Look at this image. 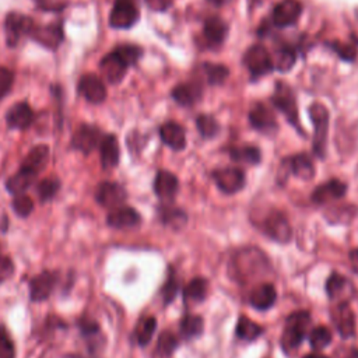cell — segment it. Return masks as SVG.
Masks as SVG:
<instances>
[{
	"label": "cell",
	"mask_w": 358,
	"mask_h": 358,
	"mask_svg": "<svg viewBox=\"0 0 358 358\" xmlns=\"http://www.w3.org/2000/svg\"><path fill=\"white\" fill-rule=\"evenodd\" d=\"M310 322V315L306 310H296L287 316L285 326L281 334V348L284 352H291L298 348L305 338L308 324Z\"/></svg>",
	"instance_id": "6da1fadb"
},
{
	"label": "cell",
	"mask_w": 358,
	"mask_h": 358,
	"mask_svg": "<svg viewBox=\"0 0 358 358\" xmlns=\"http://www.w3.org/2000/svg\"><path fill=\"white\" fill-rule=\"evenodd\" d=\"M234 267L241 278H250L264 274L268 267V262L259 249L248 248L239 250L234 257Z\"/></svg>",
	"instance_id": "7a4b0ae2"
},
{
	"label": "cell",
	"mask_w": 358,
	"mask_h": 358,
	"mask_svg": "<svg viewBox=\"0 0 358 358\" xmlns=\"http://www.w3.org/2000/svg\"><path fill=\"white\" fill-rule=\"evenodd\" d=\"M309 116L313 123V152L316 157L323 158L326 154L329 110L324 105L319 102H313L309 106Z\"/></svg>",
	"instance_id": "3957f363"
},
{
	"label": "cell",
	"mask_w": 358,
	"mask_h": 358,
	"mask_svg": "<svg viewBox=\"0 0 358 358\" xmlns=\"http://www.w3.org/2000/svg\"><path fill=\"white\" fill-rule=\"evenodd\" d=\"M313 173H315V166L312 159L306 154H295L281 161L278 175H277V182L280 185H284L288 180L289 175H294L303 180H309L313 178Z\"/></svg>",
	"instance_id": "277c9868"
},
{
	"label": "cell",
	"mask_w": 358,
	"mask_h": 358,
	"mask_svg": "<svg viewBox=\"0 0 358 358\" xmlns=\"http://www.w3.org/2000/svg\"><path fill=\"white\" fill-rule=\"evenodd\" d=\"M262 231L273 241L287 243L292 238V228L287 217L278 210H270L264 214L260 222Z\"/></svg>",
	"instance_id": "5b68a950"
},
{
	"label": "cell",
	"mask_w": 358,
	"mask_h": 358,
	"mask_svg": "<svg viewBox=\"0 0 358 358\" xmlns=\"http://www.w3.org/2000/svg\"><path fill=\"white\" fill-rule=\"evenodd\" d=\"M271 102L273 105L281 110L285 117L288 119V122L298 127V130H301L299 126V120H298V108H296V101H295V95L291 90V87L282 81H278L275 84L274 88V94L271 96Z\"/></svg>",
	"instance_id": "8992f818"
},
{
	"label": "cell",
	"mask_w": 358,
	"mask_h": 358,
	"mask_svg": "<svg viewBox=\"0 0 358 358\" xmlns=\"http://www.w3.org/2000/svg\"><path fill=\"white\" fill-rule=\"evenodd\" d=\"M243 64L253 78L266 76L274 70L273 59L263 45L250 46L243 55Z\"/></svg>",
	"instance_id": "52a82bcc"
},
{
	"label": "cell",
	"mask_w": 358,
	"mask_h": 358,
	"mask_svg": "<svg viewBox=\"0 0 358 358\" xmlns=\"http://www.w3.org/2000/svg\"><path fill=\"white\" fill-rule=\"evenodd\" d=\"M34 20L25 14L11 11L6 15L4 20V34L7 46L14 48L20 42V39L25 35H29L34 28Z\"/></svg>",
	"instance_id": "ba28073f"
},
{
	"label": "cell",
	"mask_w": 358,
	"mask_h": 358,
	"mask_svg": "<svg viewBox=\"0 0 358 358\" xmlns=\"http://www.w3.org/2000/svg\"><path fill=\"white\" fill-rule=\"evenodd\" d=\"M138 20V10L133 0H115L109 14V25L116 29L133 27Z\"/></svg>",
	"instance_id": "9c48e42d"
},
{
	"label": "cell",
	"mask_w": 358,
	"mask_h": 358,
	"mask_svg": "<svg viewBox=\"0 0 358 358\" xmlns=\"http://www.w3.org/2000/svg\"><path fill=\"white\" fill-rule=\"evenodd\" d=\"M129 67V63L117 52L116 48L110 53L105 55L99 62L101 74L110 84H119L123 80Z\"/></svg>",
	"instance_id": "30bf717a"
},
{
	"label": "cell",
	"mask_w": 358,
	"mask_h": 358,
	"mask_svg": "<svg viewBox=\"0 0 358 358\" xmlns=\"http://www.w3.org/2000/svg\"><path fill=\"white\" fill-rule=\"evenodd\" d=\"M213 179L222 193L234 194L245 185V172L236 166H225L213 172Z\"/></svg>",
	"instance_id": "8fae6325"
},
{
	"label": "cell",
	"mask_w": 358,
	"mask_h": 358,
	"mask_svg": "<svg viewBox=\"0 0 358 358\" xmlns=\"http://www.w3.org/2000/svg\"><path fill=\"white\" fill-rule=\"evenodd\" d=\"M29 36L39 45L55 50L63 42V25L60 22H52L49 25H34Z\"/></svg>",
	"instance_id": "7c38bea8"
},
{
	"label": "cell",
	"mask_w": 358,
	"mask_h": 358,
	"mask_svg": "<svg viewBox=\"0 0 358 358\" xmlns=\"http://www.w3.org/2000/svg\"><path fill=\"white\" fill-rule=\"evenodd\" d=\"M78 92L83 95L90 103H101L106 98V88L102 81L96 74L94 73H87L83 74L80 81H78Z\"/></svg>",
	"instance_id": "4fadbf2b"
},
{
	"label": "cell",
	"mask_w": 358,
	"mask_h": 358,
	"mask_svg": "<svg viewBox=\"0 0 358 358\" xmlns=\"http://www.w3.org/2000/svg\"><path fill=\"white\" fill-rule=\"evenodd\" d=\"M302 13V4L298 0H281L271 11V22L278 27H289L295 24Z\"/></svg>",
	"instance_id": "5bb4252c"
},
{
	"label": "cell",
	"mask_w": 358,
	"mask_h": 358,
	"mask_svg": "<svg viewBox=\"0 0 358 358\" xmlns=\"http://www.w3.org/2000/svg\"><path fill=\"white\" fill-rule=\"evenodd\" d=\"M101 130L92 124H81L73 134L71 145L73 148L90 154L94 148H96L102 140Z\"/></svg>",
	"instance_id": "9a60e30c"
},
{
	"label": "cell",
	"mask_w": 358,
	"mask_h": 358,
	"mask_svg": "<svg viewBox=\"0 0 358 358\" xmlns=\"http://www.w3.org/2000/svg\"><path fill=\"white\" fill-rule=\"evenodd\" d=\"M126 190L116 182H102L95 190L96 201L106 208H116L126 200Z\"/></svg>",
	"instance_id": "2e32d148"
},
{
	"label": "cell",
	"mask_w": 358,
	"mask_h": 358,
	"mask_svg": "<svg viewBox=\"0 0 358 358\" xmlns=\"http://www.w3.org/2000/svg\"><path fill=\"white\" fill-rule=\"evenodd\" d=\"M331 320L343 338H350L355 334V317L348 302H338L333 308Z\"/></svg>",
	"instance_id": "e0dca14e"
},
{
	"label": "cell",
	"mask_w": 358,
	"mask_h": 358,
	"mask_svg": "<svg viewBox=\"0 0 358 358\" xmlns=\"http://www.w3.org/2000/svg\"><path fill=\"white\" fill-rule=\"evenodd\" d=\"M249 122L252 127L264 134H273L278 129L274 113L263 103H255L252 106L249 110Z\"/></svg>",
	"instance_id": "ac0fdd59"
},
{
	"label": "cell",
	"mask_w": 358,
	"mask_h": 358,
	"mask_svg": "<svg viewBox=\"0 0 358 358\" xmlns=\"http://www.w3.org/2000/svg\"><path fill=\"white\" fill-rule=\"evenodd\" d=\"M347 193V185L338 179H330L317 186L312 192V201L316 204H327L341 199Z\"/></svg>",
	"instance_id": "d6986e66"
},
{
	"label": "cell",
	"mask_w": 358,
	"mask_h": 358,
	"mask_svg": "<svg viewBox=\"0 0 358 358\" xmlns=\"http://www.w3.org/2000/svg\"><path fill=\"white\" fill-rule=\"evenodd\" d=\"M108 225L116 229H127L134 228L140 224L141 217L140 214L127 206H119L116 208H112V211L108 214Z\"/></svg>",
	"instance_id": "ffe728a7"
},
{
	"label": "cell",
	"mask_w": 358,
	"mask_h": 358,
	"mask_svg": "<svg viewBox=\"0 0 358 358\" xmlns=\"http://www.w3.org/2000/svg\"><path fill=\"white\" fill-rule=\"evenodd\" d=\"M179 180L169 171H158L154 179V192L164 201H172L178 193Z\"/></svg>",
	"instance_id": "44dd1931"
},
{
	"label": "cell",
	"mask_w": 358,
	"mask_h": 358,
	"mask_svg": "<svg viewBox=\"0 0 358 358\" xmlns=\"http://www.w3.org/2000/svg\"><path fill=\"white\" fill-rule=\"evenodd\" d=\"M6 122L10 129H27L34 122V110L27 102H17L7 110Z\"/></svg>",
	"instance_id": "7402d4cb"
},
{
	"label": "cell",
	"mask_w": 358,
	"mask_h": 358,
	"mask_svg": "<svg viewBox=\"0 0 358 358\" xmlns=\"http://www.w3.org/2000/svg\"><path fill=\"white\" fill-rule=\"evenodd\" d=\"M326 292H327V296L333 301L347 302V299L354 292V287L347 277L333 273L326 281Z\"/></svg>",
	"instance_id": "603a6c76"
},
{
	"label": "cell",
	"mask_w": 358,
	"mask_h": 358,
	"mask_svg": "<svg viewBox=\"0 0 358 358\" xmlns=\"http://www.w3.org/2000/svg\"><path fill=\"white\" fill-rule=\"evenodd\" d=\"M56 282V277L53 273L43 271L34 277L29 282V296L35 302H41L49 298L53 291Z\"/></svg>",
	"instance_id": "cb8c5ba5"
},
{
	"label": "cell",
	"mask_w": 358,
	"mask_h": 358,
	"mask_svg": "<svg viewBox=\"0 0 358 358\" xmlns=\"http://www.w3.org/2000/svg\"><path fill=\"white\" fill-rule=\"evenodd\" d=\"M159 137L165 145L175 151H180L186 147V134L180 124L175 122H166L159 127Z\"/></svg>",
	"instance_id": "d4e9b609"
},
{
	"label": "cell",
	"mask_w": 358,
	"mask_h": 358,
	"mask_svg": "<svg viewBox=\"0 0 358 358\" xmlns=\"http://www.w3.org/2000/svg\"><path fill=\"white\" fill-rule=\"evenodd\" d=\"M277 299V291L273 284L264 282L257 285L249 296V303L257 310H266L274 305Z\"/></svg>",
	"instance_id": "484cf974"
},
{
	"label": "cell",
	"mask_w": 358,
	"mask_h": 358,
	"mask_svg": "<svg viewBox=\"0 0 358 358\" xmlns=\"http://www.w3.org/2000/svg\"><path fill=\"white\" fill-rule=\"evenodd\" d=\"M99 155H101V164L105 169L115 168L119 162V143L115 134H106L102 137L99 143Z\"/></svg>",
	"instance_id": "4316f807"
},
{
	"label": "cell",
	"mask_w": 358,
	"mask_h": 358,
	"mask_svg": "<svg viewBox=\"0 0 358 358\" xmlns=\"http://www.w3.org/2000/svg\"><path fill=\"white\" fill-rule=\"evenodd\" d=\"M228 32V25L220 17H210L203 25V36L208 45L218 46L224 42Z\"/></svg>",
	"instance_id": "83f0119b"
},
{
	"label": "cell",
	"mask_w": 358,
	"mask_h": 358,
	"mask_svg": "<svg viewBox=\"0 0 358 358\" xmlns=\"http://www.w3.org/2000/svg\"><path fill=\"white\" fill-rule=\"evenodd\" d=\"M48 158H49V147L45 144L35 145L34 148L29 150V152L22 159L21 168L31 171L34 173H38L46 166Z\"/></svg>",
	"instance_id": "f1b7e54d"
},
{
	"label": "cell",
	"mask_w": 358,
	"mask_h": 358,
	"mask_svg": "<svg viewBox=\"0 0 358 358\" xmlns=\"http://www.w3.org/2000/svg\"><path fill=\"white\" fill-rule=\"evenodd\" d=\"M172 98L182 106H190L201 98V87L196 83H182L173 87Z\"/></svg>",
	"instance_id": "f546056e"
},
{
	"label": "cell",
	"mask_w": 358,
	"mask_h": 358,
	"mask_svg": "<svg viewBox=\"0 0 358 358\" xmlns=\"http://www.w3.org/2000/svg\"><path fill=\"white\" fill-rule=\"evenodd\" d=\"M35 176H36V173L21 168L15 175H13L10 179H7L6 189L14 196L21 194L31 187V185L35 180Z\"/></svg>",
	"instance_id": "4dcf8cb0"
},
{
	"label": "cell",
	"mask_w": 358,
	"mask_h": 358,
	"mask_svg": "<svg viewBox=\"0 0 358 358\" xmlns=\"http://www.w3.org/2000/svg\"><path fill=\"white\" fill-rule=\"evenodd\" d=\"M207 294V281L201 277H196L187 282L183 289V302L186 305H193L204 301Z\"/></svg>",
	"instance_id": "1f68e13d"
},
{
	"label": "cell",
	"mask_w": 358,
	"mask_h": 358,
	"mask_svg": "<svg viewBox=\"0 0 358 358\" xmlns=\"http://www.w3.org/2000/svg\"><path fill=\"white\" fill-rule=\"evenodd\" d=\"M203 329H204V323L199 315L187 313L182 317L180 324H179L180 336L185 340H192V338L200 336L203 333Z\"/></svg>",
	"instance_id": "d6a6232c"
},
{
	"label": "cell",
	"mask_w": 358,
	"mask_h": 358,
	"mask_svg": "<svg viewBox=\"0 0 358 358\" xmlns=\"http://www.w3.org/2000/svg\"><path fill=\"white\" fill-rule=\"evenodd\" d=\"M235 333L239 338H242L245 341H253L262 336L263 327L260 324H257L256 322H252L248 316L242 315L238 319Z\"/></svg>",
	"instance_id": "836d02e7"
},
{
	"label": "cell",
	"mask_w": 358,
	"mask_h": 358,
	"mask_svg": "<svg viewBox=\"0 0 358 358\" xmlns=\"http://www.w3.org/2000/svg\"><path fill=\"white\" fill-rule=\"evenodd\" d=\"M229 157L236 162L243 164H259L260 162V151L255 145H239L229 148Z\"/></svg>",
	"instance_id": "e575fe53"
},
{
	"label": "cell",
	"mask_w": 358,
	"mask_h": 358,
	"mask_svg": "<svg viewBox=\"0 0 358 358\" xmlns=\"http://www.w3.org/2000/svg\"><path fill=\"white\" fill-rule=\"evenodd\" d=\"M155 329H157V320L154 316H147V317L140 319V322L137 323L136 330H134L136 341L143 347L147 345L151 341Z\"/></svg>",
	"instance_id": "d590c367"
},
{
	"label": "cell",
	"mask_w": 358,
	"mask_h": 358,
	"mask_svg": "<svg viewBox=\"0 0 358 358\" xmlns=\"http://www.w3.org/2000/svg\"><path fill=\"white\" fill-rule=\"evenodd\" d=\"M159 218L165 225L172 227L173 229H180L186 225L187 217L186 213L175 208V207H161L159 208Z\"/></svg>",
	"instance_id": "8d00e7d4"
},
{
	"label": "cell",
	"mask_w": 358,
	"mask_h": 358,
	"mask_svg": "<svg viewBox=\"0 0 358 358\" xmlns=\"http://www.w3.org/2000/svg\"><path fill=\"white\" fill-rule=\"evenodd\" d=\"M296 60V55L295 52L288 48V46H282L280 49L275 50L274 53V60H273V66L281 71V73H285L288 70H291V67L294 66Z\"/></svg>",
	"instance_id": "74e56055"
},
{
	"label": "cell",
	"mask_w": 358,
	"mask_h": 358,
	"mask_svg": "<svg viewBox=\"0 0 358 358\" xmlns=\"http://www.w3.org/2000/svg\"><path fill=\"white\" fill-rule=\"evenodd\" d=\"M178 347V338L171 331H162L158 337L155 354L161 358H169Z\"/></svg>",
	"instance_id": "f35d334b"
},
{
	"label": "cell",
	"mask_w": 358,
	"mask_h": 358,
	"mask_svg": "<svg viewBox=\"0 0 358 358\" xmlns=\"http://www.w3.org/2000/svg\"><path fill=\"white\" fill-rule=\"evenodd\" d=\"M331 341V331L326 326H316L309 333V344L313 350H323Z\"/></svg>",
	"instance_id": "ab89813d"
},
{
	"label": "cell",
	"mask_w": 358,
	"mask_h": 358,
	"mask_svg": "<svg viewBox=\"0 0 358 358\" xmlns=\"http://www.w3.org/2000/svg\"><path fill=\"white\" fill-rule=\"evenodd\" d=\"M203 71L210 84H221L225 81V78L229 74V70L224 64H215V63H204Z\"/></svg>",
	"instance_id": "60d3db41"
},
{
	"label": "cell",
	"mask_w": 358,
	"mask_h": 358,
	"mask_svg": "<svg viewBox=\"0 0 358 358\" xmlns=\"http://www.w3.org/2000/svg\"><path fill=\"white\" fill-rule=\"evenodd\" d=\"M196 124H197L200 134L204 138H213L218 133V129H220L217 120L210 115H200L196 119Z\"/></svg>",
	"instance_id": "b9f144b4"
},
{
	"label": "cell",
	"mask_w": 358,
	"mask_h": 358,
	"mask_svg": "<svg viewBox=\"0 0 358 358\" xmlns=\"http://www.w3.org/2000/svg\"><path fill=\"white\" fill-rule=\"evenodd\" d=\"M57 190H59V180L55 178H46L41 180L36 187L38 196L42 201L50 200L57 193Z\"/></svg>",
	"instance_id": "7bdbcfd3"
},
{
	"label": "cell",
	"mask_w": 358,
	"mask_h": 358,
	"mask_svg": "<svg viewBox=\"0 0 358 358\" xmlns=\"http://www.w3.org/2000/svg\"><path fill=\"white\" fill-rule=\"evenodd\" d=\"M178 289H179V281H178V278H176L175 271L171 270L169 274H168V278H166V281L164 282L162 289H161L164 302H165V303L172 302V301L175 299V296H176Z\"/></svg>",
	"instance_id": "ee69618b"
},
{
	"label": "cell",
	"mask_w": 358,
	"mask_h": 358,
	"mask_svg": "<svg viewBox=\"0 0 358 358\" xmlns=\"http://www.w3.org/2000/svg\"><path fill=\"white\" fill-rule=\"evenodd\" d=\"M13 208L14 211L20 215V217H27L32 213L34 210V203L31 200V197H28L27 194L21 193V194H15L14 200H13Z\"/></svg>",
	"instance_id": "f6af8a7d"
},
{
	"label": "cell",
	"mask_w": 358,
	"mask_h": 358,
	"mask_svg": "<svg viewBox=\"0 0 358 358\" xmlns=\"http://www.w3.org/2000/svg\"><path fill=\"white\" fill-rule=\"evenodd\" d=\"M343 60H347V62H351L355 59L357 56V48L350 45V43H344V42H340V41H333L330 42L329 45Z\"/></svg>",
	"instance_id": "bcb514c9"
},
{
	"label": "cell",
	"mask_w": 358,
	"mask_h": 358,
	"mask_svg": "<svg viewBox=\"0 0 358 358\" xmlns=\"http://www.w3.org/2000/svg\"><path fill=\"white\" fill-rule=\"evenodd\" d=\"M14 357H15L14 343L10 338L6 329L0 326V358H14Z\"/></svg>",
	"instance_id": "7dc6e473"
},
{
	"label": "cell",
	"mask_w": 358,
	"mask_h": 358,
	"mask_svg": "<svg viewBox=\"0 0 358 358\" xmlns=\"http://www.w3.org/2000/svg\"><path fill=\"white\" fill-rule=\"evenodd\" d=\"M14 84V73L7 67H0V101L8 95Z\"/></svg>",
	"instance_id": "c3c4849f"
},
{
	"label": "cell",
	"mask_w": 358,
	"mask_h": 358,
	"mask_svg": "<svg viewBox=\"0 0 358 358\" xmlns=\"http://www.w3.org/2000/svg\"><path fill=\"white\" fill-rule=\"evenodd\" d=\"M14 273V264L11 259L6 256H0V284L8 280Z\"/></svg>",
	"instance_id": "681fc988"
},
{
	"label": "cell",
	"mask_w": 358,
	"mask_h": 358,
	"mask_svg": "<svg viewBox=\"0 0 358 358\" xmlns=\"http://www.w3.org/2000/svg\"><path fill=\"white\" fill-rule=\"evenodd\" d=\"M173 0H145V4L152 11H165L172 6Z\"/></svg>",
	"instance_id": "f907efd6"
},
{
	"label": "cell",
	"mask_w": 358,
	"mask_h": 358,
	"mask_svg": "<svg viewBox=\"0 0 358 358\" xmlns=\"http://www.w3.org/2000/svg\"><path fill=\"white\" fill-rule=\"evenodd\" d=\"M348 257H350V262H351V267H352V270H354L355 273H358V248H355V249L350 250Z\"/></svg>",
	"instance_id": "816d5d0a"
},
{
	"label": "cell",
	"mask_w": 358,
	"mask_h": 358,
	"mask_svg": "<svg viewBox=\"0 0 358 358\" xmlns=\"http://www.w3.org/2000/svg\"><path fill=\"white\" fill-rule=\"evenodd\" d=\"M303 358H329V357H326V355H323V354H319V352H312V354L305 355Z\"/></svg>",
	"instance_id": "f5cc1de1"
},
{
	"label": "cell",
	"mask_w": 358,
	"mask_h": 358,
	"mask_svg": "<svg viewBox=\"0 0 358 358\" xmlns=\"http://www.w3.org/2000/svg\"><path fill=\"white\" fill-rule=\"evenodd\" d=\"M345 358H358V348H352Z\"/></svg>",
	"instance_id": "db71d44e"
},
{
	"label": "cell",
	"mask_w": 358,
	"mask_h": 358,
	"mask_svg": "<svg viewBox=\"0 0 358 358\" xmlns=\"http://www.w3.org/2000/svg\"><path fill=\"white\" fill-rule=\"evenodd\" d=\"M208 1H211V3L215 4V6H222V4H225V3H228V1H231V0H208Z\"/></svg>",
	"instance_id": "11a10c76"
}]
</instances>
